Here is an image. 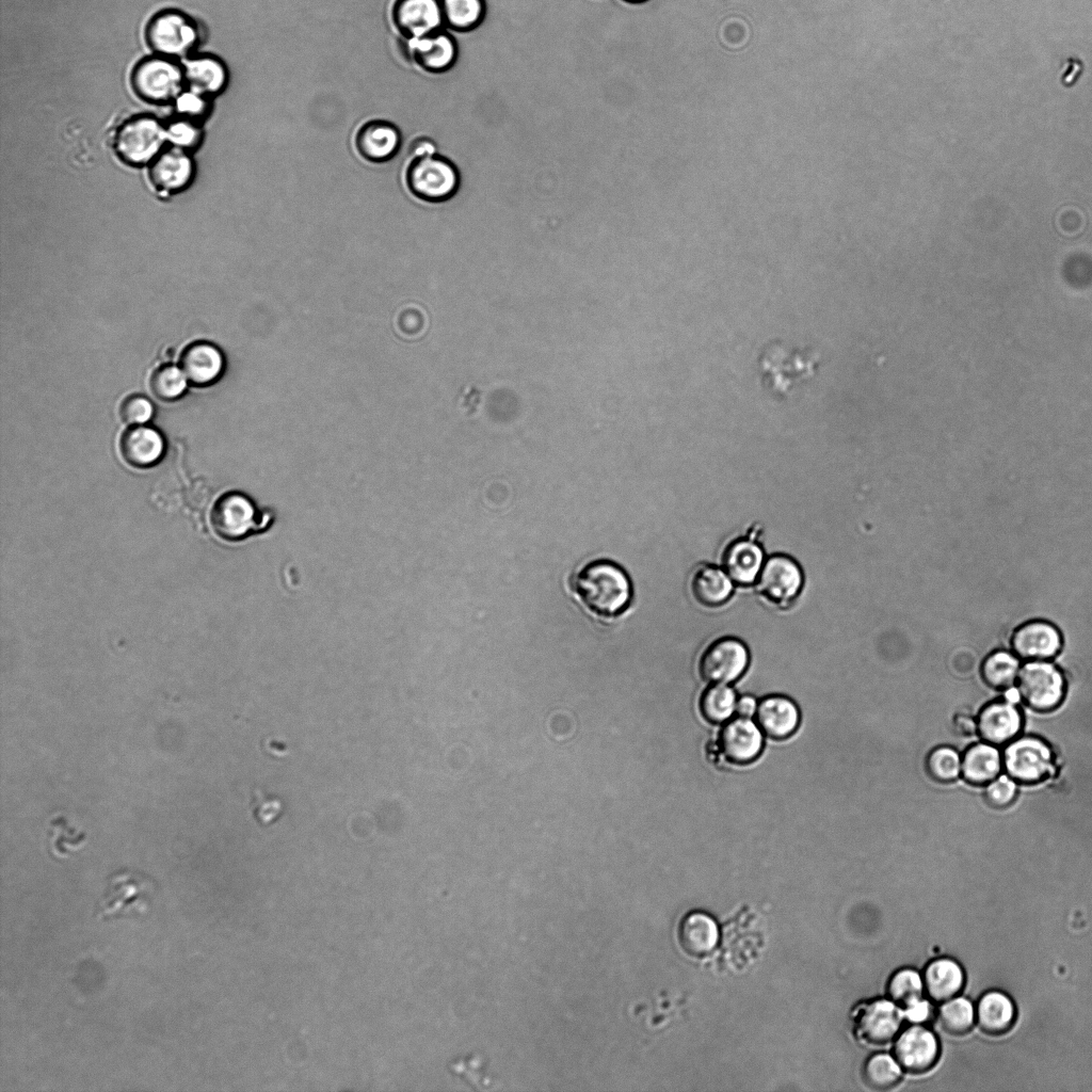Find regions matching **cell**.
Masks as SVG:
<instances>
[{"mask_svg":"<svg viewBox=\"0 0 1092 1092\" xmlns=\"http://www.w3.org/2000/svg\"><path fill=\"white\" fill-rule=\"evenodd\" d=\"M1002 767L1006 774L1019 784H1037L1055 771L1050 745L1037 736L1016 737L1006 744Z\"/></svg>","mask_w":1092,"mask_h":1092,"instance_id":"cell-4","label":"cell"},{"mask_svg":"<svg viewBox=\"0 0 1092 1092\" xmlns=\"http://www.w3.org/2000/svg\"><path fill=\"white\" fill-rule=\"evenodd\" d=\"M803 584L800 565L787 555H773L764 563L758 575V591L777 606H788L799 595Z\"/></svg>","mask_w":1092,"mask_h":1092,"instance_id":"cell-13","label":"cell"},{"mask_svg":"<svg viewBox=\"0 0 1092 1092\" xmlns=\"http://www.w3.org/2000/svg\"><path fill=\"white\" fill-rule=\"evenodd\" d=\"M758 703L752 695H742L737 698L735 713L737 717L752 718L755 717Z\"/></svg>","mask_w":1092,"mask_h":1092,"instance_id":"cell-48","label":"cell"},{"mask_svg":"<svg viewBox=\"0 0 1092 1092\" xmlns=\"http://www.w3.org/2000/svg\"><path fill=\"white\" fill-rule=\"evenodd\" d=\"M691 592L698 604L718 607L730 597L733 580L716 565H700L691 578Z\"/></svg>","mask_w":1092,"mask_h":1092,"instance_id":"cell-30","label":"cell"},{"mask_svg":"<svg viewBox=\"0 0 1092 1092\" xmlns=\"http://www.w3.org/2000/svg\"><path fill=\"white\" fill-rule=\"evenodd\" d=\"M887 990L890 1000L905 1009L922 999L924 980L915 969L903 968L893 975Z\"/></svg>","mask_w":1092,"mask_h":1092,"instance_id":"cell-36","label":"cell"},{"mask_svg":"<svg viewBox=\"0 0 1092 1092\" xmlns=\"http://www.w3.org/2000/svg\"><path fill=\"white\" fill-rule=\"evenodd\" d=\"M269 520V516L260 513L247 496L238 492L220 497L211 513L214 531L228 541H238L263 530Z\"/></svg>","mask_w":1092,"mask_h":1092,"instance_id":"cell-10","label":"cell"},{"mask_svg":"<svg viewBox=\"0 0 1092 1092\" xmlns=\"http://www.w3.org/2000/svg\"><path fill=\"white\" fill-rule=\"evenodd\" d=\"M1066 66L1067 68L1064 70L1062 76V83L1065 86H1072L1080 77L1083 65L1079 59L1070 58L1067 59Z\"/></svg>","mask_w":1092,"mask_h":1092,"instance_id":"cell-49","label":"cell"},{"mask_svg":"<svg viewBox=\"0 0 1092 1092\" xmlns=\"http://www.w3.org/2000/svg\"><path fill=\"white\" fill-rule=\"evenodd\" d=\"M819 354L812 349L789 348L780 341L766 346L759 356L764 385L778 398L812 379L819 366Z\"/></svg>","mask_w":1092,"mask_h":1092,"instance_id":"cell-2","label":"cell"},{"mask_svg":"<svg viewBox=\"0 0 1092 1092\" xmlns=\"http://www.w3.org/2000/svg\"><path fill=\"white\" fill-rule=\"evenodd\" d=\"M894 1055L902 1070L912 1074L925 1073L938 1059V1040L930 1029L913 1025L904 1029L897 1038Z\"/></svg>","mask_w":1092,"mask_h":1092,"instance_id":"cell-16","label":"cell"},{"mask_svg":"<svg viewBox=\"0 0 1092 1092\" xmlns=\"http://www.w3.org/2000/svg\"><path fill=\"white\" fill-rule=\"evenodd\" d=\"M165 128L167 142L174 147L188 150L195 147L199 142V129L188 119L173 122Z\"/></svg>","mask_w":1092,"mask_h":1092,"instance_id":"cell-42","label":"cell"},{"mask_svg":"<svg viewBox=\"0 0 1092 1092\" xmlns=\"http://www.w3.org/2000/svg\"><path fill=\"white\" fill-rule=\"evenodd\" d=\"M147 43L159 55L175 58L187 55L195 47L198 32L195 21L178 10L157 13L148 22Z\"/></svg>","mask_w":1092,"mask_h":1092,"instance_id":"cell-9","label":"cell"},{"mask_svg":"<svg viewBox=\"0 0 1092 1092\" xmlns=\"http://www.w3.org/2000/svg\"><path fill=\"white\" fill-rule=\"evenodd\" d=\"M737 695L727 684H712L701 695L700 709L711 723L728 721L735 713Z\"/></svg>","mask_w":1092,"mask_h":1092,"instance_id":"cell-34","label":"cell"},{"mask_svg":"<svg viewBox=\"0 0 1092 1092\" xmlns=\"http://www.w3.org/2000/svg\"><path fill=\"white\" fill-rule=\"evenodd\" d=\"M1019 670V660L1015 654L997 651L984 659L981 665V676L990 687L1003 690L1016 681Z\"/></svg>","mask_w":1092,"mask_h":1092,"instance_id":"cell-33","label":"cell"},{"mask_svg":"<svg viewBox=\"0 0 1092 1092\" xmlns=\"http://www.w3.org/2000/svg\"><path fill=\"white\" fill-rule=\"evenodd\" d=\"M902 1067L895 1057L887 1054L871 1056L864 1066V1079L877 1090H887L901 1079Z\"/></svg>","mask_w":1092,"mask_h":1092,"instance_id":"cell-37","label":"cell"},{"mask_svg":"<svg viewBox=\"0 0 1092 1092\" xmlns=\"http://www.w3.org/2000/svg\"><path fill=\"white\" fill-rule=\"evenodd\" d=\"M903 1017V1010L893 1000H872L857 1009L855 1032L867 1044L884 1045L898 1034Z\"/></svg>","mask_w":1092,"mask_h":1092,"instance_id":"cell-14","label":"cell"},{"mask_svg":"<svg viewBox=\"0 0 1092 1092\" xmlns=\"http://www.w3.org/2000/svg\"><path fill=\"white\" fill-rule=\"evenodd\" d=\"M151 890V882L144 877L132 871L117 872L110 878L96 915L100 919L144 915Z\"/></svg>","mask_w":1092,"mask_h":1092,"instance_id":"cell-8","label":"cell"},{"mask_svg":"<svg viewBox=\"0 0 1092 1092\" xmlns=\"http://www.w3.org/2000/svg\"><path fill=\"white\" fill-rule=\"evenodd\" d=\"M941 1027L950 1034H964L970 1030L976 1018L973 1003L964 997L943 1001L937 1012Z\"/></svg>","mask_w":1092,"mask_h":1092,"instance_id":"cell-35","label":"cell"},{"mask_svg":"<svg viewBox=\"0 0 1092 1092\" xmlns=\"http://www.w3.org/2000/svg\"><path fill=\"white\" fill-rule=\"evenodd\" d=\"M678 941L688 954L702 958L717 947L719 929L713 918L706 913L691 912L678 926Z\"/></svg>","mask_w":1092,"mask_h":1092,"instance_id":"cell-26","label":"cell"},{"mask_svg":"<svg viewBox=\"0 0 1092 1092\" xmlns=\"http://www.w3.org/2000/svg\"><path fill=\"white\" fill-rule=\"evenodd\" d=\"M188 379L181 368L165 365L158 368L151 375L150 387L155 396L164 401L176 400L188 387Z\"/></svg>","mask_w":1092,"mask_h":1092,"instance_id":"cell-39","label":"cell"},{"mask_svg":"<svg viewBox=\"0 0 1092 1092\" xmlns=\"http://www.w3.org/2000/svg\"><path fill=\"white\" fill-rule=\"evenodd\" d=\"M131 82L142 99L155 103L176 100L186 85L182 66L163 55L140 62L132 73Z\"/></svg>","mask_w":1092,"mask_h":1092,"instance_id":"cell-6","label":"cell"},{"mask_svg":"<svg viewBox=\"0 0 1092 1092\" xmlns=\"http://www.w3.org/2000/svg\"><path fill=\"white\" fill-rule=\"evenodd\" d=\"M1014 654L1028 661L1048 660L1061 649L1060 631L1053 624L1033 621L1018 627L1012 636Z\"/></svg>","mask_w":1092,"mask_h":1092,"instance_id":"cell-20","label":"cell"},{"mask_svg":"<svg viewBox=\"0 0 1092 1092\" xmlns=\"http://www.w3.org/2000/svg\"><path fill=\"white\" fill-rule=\"evenodd\" d=\"M165 451L161 433L150 427L135 425L127 430L121 439L124 459L134 467H150L157 464Z\"/></svg>","mask_w":1092,"mask_h":1092,"instance_id":"cell-24","label":"cell"},{"mask_svg":"<svg viewBox=\"0 0 1092 1092\" xmlns=\"http://www.w3.org/2000/svg\"><path fill=\"white\" fill-rule=\"evenodd\" d=\"M155 414L151 401L142 395H132L124 400L121 406L123 420L132 425H142L150 421Z\"/></svg>","mask_w":1092,"mask_h":1092,"instance_id":"cell-41","label":"cell"},{"mask_svg":"<svg viewBox=\"0 0 1092 1092\" xmlns=\"http://www.w3.org/2000/svg\"><path fill=\"white\" fill-rule=\"evenodd\" d=\"M404 181L416 198L428 203H444L457 193L462 176L457 165L438 152L410 159Z\"/></svg>","mask_w":1092,"mask_h":1092,"instance_id":"cell-3","label":"cell"},{"mask_svg":"<svg viewBox=\"0 0 1092 1092\" xmlns=\"http://www.w3.org/2000/svg\"><path fill=\"white\" fill-rule=\"evenodd\" d=\"M391 21L401 38H417L446 28L440 0H396Z\"/></svg>","mask_w":1092,"mask_h":1092,"instance_id":"cell-15","label":"cell"},{"mask_svg":"<svg viewBox=\"0 0 1092 1092\" xmlns=\"http://www.w3.org/2000/svg\"><path fill=\"white\" fill-rule=\"evenodd\" d=\"M1002 769V754L997 745L985 741L971 744L961 756V774L973 785H986Z\"/></svg>","mask_w":1092,"mask_h":1092,"instance_id":"cell-28","label":"cell"},{"mask_svg":"<svg viewBox=\"0 0 1092 1092\" xmlns=\"http://www.w3.org/2000/svg\"><path fill=\"white\" fill-rule=\"evenodd\" d=\"M178 112L187 115L188 117L202 116L208 109L207 97L196 94L192 91L189 93H181L176 99Z\"/></svg>","mask_w":1092,"mask_h":1092,"instance_id":"cell-44","label":"cell"},{"mask_svg":"<svg viewBox=\"0 0 1092 1092\" xmlns=\"http://www.w3.org/2000/svg\"><path fill=\"white\" fill-rule=\"evenodd\" d=\"M410 158H421L438 154L436 142L429 136L415 139L408 147Z\"/></svg>","mask_w":1092,"mask_h":1092,"instance_id":"cell-45","label":"cell"},{"mask_svg":"<svg viewBox=\"0 0 1092 1092\" xmlns=\"http://www.w3.org/2000/svg\"><path fill=\"white\" fill-rule=\"evenodd\" d=\"M167 142L166 128L156 118L139 116L123 124L115 136V150L134 166L151 163Z\"/></svg>","mask_w":1092,"mask_h":1092,"instance_id":"cell-7","label":"cell"},{"mask_svg":"<svg viewBox=\"0 0 1092 1092\" xmlns=\"http://www.w3.org/2000/svg\"><path fill=\"white\" fill-rule=\"evenodd\" d=\"M1015 1006L1002 992L990 991L978 1001L976 1019L980 1028L990 1034L1007 1032L1015 1019Z\"/></svg>","mask_w":1092,"mask_h":1092,"instance_id":"cell-31","label":"cell"},{"mask_svg":"<svg viewBox=\"0 0 1092 1092\" xmlns=\"http://www.w3.org/2000/svg\"><path fill=\"white\" fill-rule=\"evenodd\" d=\"M1017 783L1007 774H999L985 785V801L995 808L1009 806L1017 794Z\"/></svg>","mask_w":1092,"mask_h":1092,"instance_id":"cell-40","label":"cell"},{"mask_svg":"<svg viewBox=\"0 0 1092 1092\" xmlns=\"http://www.w3.org/2000/svg\"><path fill=\"white\" fill-rule=\"evenodd\" d=\"M251 807L255 819L261 824L274 822L283 809L280 800L267 796L259 788L252 791Z\"/></svg>","mask_w":1092,"mask_h":1092,"instance_id":"cell-43","label":"cell"},{"mask_svg":"<svg viewBox=\"0 0 1092 1092\" xmlns=\"http://www.w3.org/2000/svg\"><path fill=\"white\" fill-rule=\"evenodd\" d=\"M750 655L743 642L736 638H721L702 654L700 673L710 684H729L746 670Z\"/></svg>","mask_w":1092,"mask_h":1092,"instance_id":"cell-12","label":"cell"},{"mask_svg":"<svg viewBox=\"0 0 1092 1092\" xmlns=\"http://www.w3.org/2000/svg\"><path fill=\"white\" fill-rule=\"evenodd\" d=\"M401 46L408 61L430 74L451 70L459 58L457 41L446 28L417 38H401Z\"/></svg>","mask_w":1092,"mask_h":1092,"instance_id":"cell-11","label":"cell"},{"mask_svg":"<svg viewBox=\"0 0 1092 1092\" xmlns=\"http://www.w3.org/2000/svg\"><path fill=\"white\" fill-rule=\"evenodd\" d=\"M182 69L184 83L189 91L207 98L222 93L228 83L227 68L215 57L204 55L189 59Z\"/></svg>","mask_w":1092,"mask_h":1092,"instance_id":"cell-25","label":"cell"},{"mask_svg":"<svg viewBox=\"0 0 1092 1092\" xmlns=\"http://www.w3.org/2000/svg\"><path fill=\"white\" fill-rule=\"evenodd\" d=\"M926 769L936 782H952L961 774V755L949 745L936 746L926 758Z\"/></svg>","mask_w":1092,"mask_h":1092,"instance_id":"cell-38","label":"cell"},{"mask_svg":"<svg viewBox=\"0 0 1092 1092\" xmlns=\"http://www.w3.org/2000/svg\"><path fill=\"white\" fill-rule=\"evenodd\" d=\"M180 368L190 383L206 386L221 378L225 369V357L216 346L195 342L183 351Z\"/></svg>","mask_w":1092,"mask_h":1092,"instance_id":"cell-23","label":"cell"},{"mask_svg":"<svg viewBox=\"0 0 1092 1092\" xmlns=\"http://www.w3.org/2000/svg\"><path fill=\"white\" fill-rule=\"evenodd\" d=\"M1016 685L1022 701L1039 712L1056 709L1066 692L1064 675L1047 660L1026 662L1021 667Z\"/></svg>","mask_w":1092,"mask_h":1092,"instance_id":"cell-5","label":"cell"},{"mask_svg":"<svg viewBox=\"0 0 1092 1092\" xmlns=\"http://www.w3.org/2000/svg\"><path fill=\"white\" fill-rule=\"evenodd\" d=\"M764 748V733L750 718L726 721L719 736V749L727 761L744 765L756 759Z\"/></svg>","mask_w":1092,"mask_h":1092,"instance_id":"cell-17","label":"cell"},{"mask_svg":"<svg viewBox=\"0 0 1092 1092\" xmlns=\"http://www.w3.org/2000/svg\"><path fill=\"white\" fill-rule=\"evenodd\" d=\"M574 591L582 606L603 620L621 615L632 599L629 576L610 560H594L584 565L574 578Z\"/></svg>","mask_w":1092,"mask_h":1092,"instance_id":"cell-1","label":"cell"},{"mask_svg":"<svg viewBox=\"0 0 1092 1092\" xmlns=\"http://www.w3.org/2000/svg\"><path fill=\"white\" fill-rule=\"evenodd\" d=\"M902 1010L904 1013V1017L915 1023H921L926 1021L930 1015V1006L926 1000L922 999Z\"/></svg>","mask_w":1092,"mask_h":1092,"instance_id":"cell-46","label":"cell"},{"mask_svg":"<svg viewBox=\"0 0 1092 1092\" xmlns=\"http://www.w3.org/2000/svg\"><path fill=\"white\" fill-rule=\"evenodd\" d=\"M402 134L391 122L371 119L357 129L354 146L357 154L371 163H383L394 158L400 149Z\"/></svg>","mask_w":1092,"mask_h":1092,"instance_id":"cell-18","label":"cell"},{"mask_svg":"<svg viewBox=\"0 0 1092 1092\" xmlns=\"http://www.w3.org/2000/svg\"><path fill=\"white\" fill-rule=\"evenodd\" d=\"M755 719L765 735L773 739H785L798 728L800 711L789 697L769 695L758 703Z\"/></svg>","mask_w":1092,"mask_h":1092,"instance_id":"cell-22","label":"cell"},{"mask_svg":"<svg viewBox=\"0 0 1092 1092\" xmlns=\"http://www.w3.org/2000/svg\"><path fill=\"white\" fill-rule=\"evenodd\" d=\"M623 1H625L627 3H630V4H640V3H643V2H645L647 0H623Z\"/></svg>","mask_w":1092,"mask_h":1092,"instance_id":"cell-50","label":"cell"},{"mask_svg":"<svg viewBox=\"0 0 1092 1092\" xmlns=\"http://www.w3.org/2000/svg\"><path fill=\"white\" fill-rule=\"evenodd\" d=\"M194 166L188 150L174 147L162 150L150 163L152 184L163 193L183 190L193 178Z\"/></svg>","mask_w":1092,"mask_h":1092,"instance_id":"cell-21","label":"cell"},{"mask_svg":"<svg viewBox=\"0 0 1092 1092\" xmlns=\"http://www.w3.org/2000/svg\"><path fill=\"white\" fill-rule=\"evenodd\" d=\"M953 726L956 732L962 736H971L977 733L976 719L969 714H957L953 720Z\"/></svg>","mask_w":1092,"mask_h":1092,"instance_id":"cell-47","label":"cell"},{"mask_svg":"<svg viewBox=\"0 0 1092 1092\" xmlns=\"http://www.w3.org/2000/svg\"><path fill=\"white\" fill-rule=\"evenodd\" d=\"M445 27L451 32L477 30L487 13L485 0H440Z\"/></svg>","mask_w":1092,"mask_h":1092,"instance_id":"cell-32","label":"cell"},{"mask_svg":"<svg viewBox=\"0 0 1092 1092\" xmlns=\"http://www.w3.org/2000/svg\"><path fill=\"white\" fill-rule=\"evenodd\" d=\"M976 722L977 733L983 741L1000 745L1017 737L1023 727V716L1012 702L996 701L980 710Z\"/></svg>","mask_w":1092,"mask_h":1092,"instance_id":"cell-19","label":"cell"},{"mask_svg":"<svg viewBox=\"0 0 1092 1092\" xmlns=\"http://www.w3.org/2000/svg\"><path fill=\"white\" fill-rule=\"evenodd\" d=\"M764 565L761 547L745 539L728 545L723 555V566L728 577L740 585L753 583Z\"/></svg>","mask_w":1092,"mask_h":1092,"instance_id":"cell-27","label":"cell"},{"mask_svg":"<svg viewBox=\"0 0 1092 1092\" xmlns=\"http://www.w3.org/2000/svg\"><path fill=\"white\" fill-rule=\"evenodd\" d=\"M922 980L928 996L943 1002L958 995L964 985L965 975L957 961L940 958L927 965Z\"/></svg>","mask_w":1092,"mask_h":1092,"instance_id":"cell-29","label":"cell"}]
</instances>
